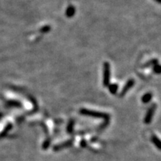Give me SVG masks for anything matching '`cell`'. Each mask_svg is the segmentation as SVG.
Segmentation results:
<instances>
[{"label":"cell","mask_w":161,"mask_h":161,"mask_svg":"<svg viewBox=\"0 0 161 161\" xmlns=\"http://www.w3.org/2000/svg\"><path fill=\"white\" fill-rule=\"evenodd\" d=\"M110 64L108 63H104V85L107 87L110 82Z\"/></svg>","instance_id":"cell-1"},{"label":"cell","mask_w":161,"mask_h":161,"mask_svg":"<svg viewBox=\"0 0 161 161\" xmlns=\"http://www.w3.org/2000/svg\"><path fill=\"white\" fill-rule=\"evenodd\" d=\"M81 113H82V114L87 115V116H95V117H103V116H104V115L102 114V113H99V112L92 111V110H86V109H83V110H81Z\"/></svg>","instance_id":"cell-2"},{"label":"cell","mask_w":161,"mask_h":161,"mask_svg":"<svg viewBox=\"0 0 161 161\" xmlns=\"http://www.w3.org/2000/svg\"><path fill=\"white\" fill-rule=\"evenodd\" d=\"M134 80L131 79V80H130V81H128V82L126 84V85H125V86L124 87L123 90H122V93H121V96H123L124 94H125V93H126L127 91H128V90L130 89V88L134 86Z\"/></svg>","instance_id":"cell-3"},{"label":"cell","mask_w":161,"mask_h":161,"mask_svg":"<svg viewBox=\"0 0 161 161\" xmlns=\"http://www.w3.org/2000/svg\"><path fill=\"white\" fill-rule=\"evenodd\" d=\"M154 107L155 106L153 105L150 109H149V111H148V113H147V115H146V123H149V122H151V118H152V116H153V113L155 109Z\"/></svg>","instance_id":"cell-4"},{"label":"cell","mask_w":161,"mask_h":161,"mask_svg":"<svg viewBox=\"0 0 161 161\" xmlns=\"http://www.w3.org/2000/svg\"><path fill=\"white\" fill-rule=\"evenodd\" d=\"M75 13V8H74L72 5H69V7H68L67 10H66V16H67L68 17H73Z\"/></svg>","instance_id":"cell-5"},{"label":"cell","mask_w":161,"mask_h":161,"mask_svg":"<svg viewBox=\"0 0 161 161\" xmlns=\"http://www.w3.org/2000/svg\"><path fill=\"white\" fill-rule=\"evenodd\" d=\"M152 98L151 93H146V95L143 96V97L142 98V101L144 103H148Z\"/></svg>","instance_id":"cell-6"},{"label":"cell","mask_w":161,"mask_h":161,"mask_svg":"<svg viewBox=\"0 0 161 161\" xmlns=\"http://www.w3.org/2000/svg\"><path fill=\"white\" fill-rule=\"evenodd\" d=\"M118 90V85H116V84H113V85H111L109 86V90L111 93L112 94H115L116 92H117Z\"/></svg>","instance_id":"cell-7"},{"label":"cell","mask_w":161,"mask_h":161,"mask_svg":"<svg viewBox=\"0 0 161 161\" xmlns=\"http://www.w3.org/2000/svg\"><path fill=\"white\" fill-rule=\"evenodd\" d=\"M154 72H156V73H160V66L158 64H157L156 66L154 65Z\"/></svg>","instance_id":"cell-8"},{"label":"cell","mask_w":161,"mask_h":161,"mask_svg":"<svg viewBox=\"0 0 161 161\" xmlns=\"http://www.w3.org/2000/svg\"><path fill=\"white\" fill-rule=\"evenodd\" d=\"M155 1H156V2H160V0H155Z\"/></svg>","instance_id":"cell-9"}]
</instances>
